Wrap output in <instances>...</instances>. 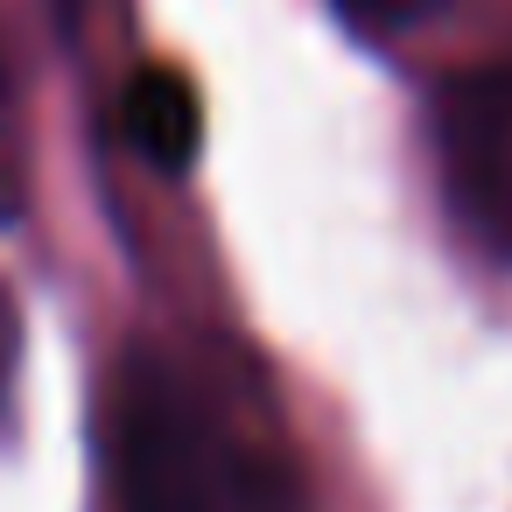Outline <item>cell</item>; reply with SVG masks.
Masks as SVG:
<instances>
[{"instance_id": "1", "label": "cell", "mask_w": 512, "mask_h": 512, "mask_svg": "<svg viewBox=\"0 0 512 512\" xmlns=\"http://www.w3.org/2000/svg\"><path fill=\"white\" fill-rule=\"evenodd\" d=\"M120 512H302L295 477L232 442L169 365H134L113 421Z\"/></svg>"}, {"instance_id": "2", "label": "cell", "mask_w": 512, "mask_h": 512, "mask_svg": "<svg viewBox=\"0 0 512 512\" xmlns=\"http://www.w3.org/2000/svg\"><path fill=\"white\" fill-rule=\"evenodd\" d=\"M435 176L456 232L512 260V64L463 71L435 92Z\"/></svg>"}, {"instance_id": "3", "label": "cell", "mask_w": 512, "mask_h": 512, "mask_svg": "<svg viewBox=\"0 0 512 512\" xmlns=\"http://www.w3.org/2000/svg\"><path fill=\"white\" fill-rule=\"evenodd\" d=\"M127 141L141 148V162H155L169 176H183L197 162V148H204V106H197V92H190L183 71L155 64V71H141L127 85Z\"/></svg>"}, {"instance_id": "4", "label": "cell", "mask_w": 512, "mask_h": 512, "mask_svg": "<svg viewBox=\"0 0 512 512\" xmlns=\"http://www.w3.org/2000/svg\"><path fill=\"white\" fill-rule=\"evenodd\" d=\"M337 22L365 43H400V36H421L428 22H442L456 0H330Z\"/></svg>"}]
</instances>
